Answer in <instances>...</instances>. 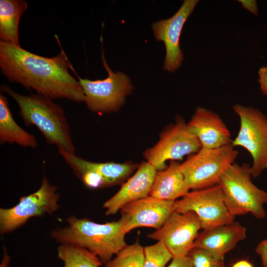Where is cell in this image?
Masks as SVG:
<instances>
[{
    "label": "cell",
    "mask_w": 267,
    "mask_h": 267,
    "mask_svg": "<svg viewBox=\"0 0 267 267\" xmlns=\"http://www.w3.org/2000/svg\"><path fill=\"white\" fill-rule=\"evenodd\" d=\"M198 2L197 0H184L173 16L152 24L156 40L163 41L165 45L164 70L174 73L181 66L183 55L179 47V38L185 22Z\"/></svg>",
    "instance_id": "12"
},
{
    "label": "cell",
    "mask_w": 267,
    "mask_h": 267,
    "mask_svg": "<svg viewBox=\"0 0 267 267\" xmlns=\"http://www.w3.org/2000/svg\"><path fill=\"white\" fill-rule=\"evenodd\" d=\"M57 256L64 267H99L102 264L95 255L73 244H62L57 249Z\"/></svg>",
    "instance_id": "21"
},
{
    "label": "cell",
    "mask_w": 267,
    "mask_h": 267,
    "mask_svg": "<svg viewBox=\"0 0 267 267\" xmlns=\"http://www.w3.org/2000/svg\"><path fill=\"white\" fill-rule=\"evenodd\" d=\"M174 203L149 195L128 204L120 210L123 231L127 234L140 227L160 228L175 211Z\"/></svg>",
    "instance_id": "13"
},
{
    "label": "cell",
    "mask_w": 267,
    "mask_h": 267,
    "mask_svg": "<svg viewBox=\"0 0 267 267\" xmlns=\"http://www.w3.org/2000/svg\"><path fill=\"white\" fill-rule=\"evenodd\" d=\"M68 225L51 232L58 243L70 244L87 249L95 255L102 264L111 260L127 245L120 219L104 223L89 219L71 216L66 219Z\"/></svg>",
    "instance_id": "3"
},
{
    "label": "cell",
    "mask_w": 267,
    "mask_h": 267,
    "mask_svg": "<svg viewBox=\"0 0 267 267\" xmlns=\"http://www.w3.org/2000/svg\"><path fill=\"white\" fill-rule=\"evenodd\" d=\"M238 153L231 143L217 148L201 147L188 156L179 167L189 189L199 190L218 184Z\"/></svg>",
    "instance_id": "5"
},
{
    "label": "cell",
    "mask_w": 267,
    "mask_h": 267,
    "mask_svg": "<svg viewBox=\"0 0 267 267\" xmlns=\"http://www.w3.org/2000/svg\"><path fill=\"white\" fill-rule=\"evenodd\" d=\"M167 267H194L191 257L189 256L174 257Z\"/></svg>",
    "instance_id": "25"
},
{
    "label": "cell",
    "mask_w": 267,
    "mask_h": 267,
    "mask_svg": "<svg viewBox=\"0 0 267 267\" xmlns=\"http://www.w3.org/2000/svg\"><path fill=\"white\" fill-rule=\"evenodd\" d=\"M16 143L24 147L39 145L34 135L22 129L14 119L7 98L0 93V143Z\"/></svg>",
    "instance_id": "19"
},
{
    "label": "cell",
    "mask_w": 267,
    "mask_h": 267,
    "mask_svg": "<svg viewBox=\"0 0 267 267\" xmlns=\"http://www.w3.org/2000/svg\"><path fill=\"white\" fill-rule=\"evenodd\" d=\"M201 229L200 221L194 213L174 211L165 223L148 237L162 242L173 258L184 257L194 247Z\"/></svg>",
    "instance_id": "11"
},
{
    "label": "cell",
    "mask_w": 267,
    "mask_h": 267,
    "mask_svg": "<svg viewBox=\"0 0 267 267\" xmlns=\"http://www.w3.org/2000/svg\"><path fill=\"white\" fill-rule=\"evenodd\" d=\"M0 67L7 79L51 99L84 102L79 81L69 72L71 65L64 51L53 57L30 52L11 43L0 42Z\"/></svg>",
    "instance_id": "1"
},
{
    "label": "cell",
    "mask_w": 267,
    "mask_h": 267,
    "mask_svg": "<svg viewBox=\"0 0 267 267\" xmlns=\"http://www.w3.org/2000/svg\"><path fill=\"white\" fill-rule=\"evenodd\" d=\"M0 89L17 103L20 114L27 126H35L46 142L71 153L75 146L63 108L51 99L38 93L20 94L5 85Z\"/></svg>",
    "instance_id": "2"
},
{
    "label": "cell",
    "mask_w": 267,
    "mask_h": 267,
    "mask_svg": "<svg viewBox=\"0 0 267 267\" xmlns=\"http://www.w3.org/2000/svg\"><path fill=\"white\" fill-rule=\"evenodd\" d=\"M258 76L260 90L263 94L267 95V66L260 68Z\"/></svg>",
    "instance_id": "26"
},
{
    "label": "cell",
    "mask_w": 267,
    "mask_h": 267,
    "mask_svg": "<svg viewBox=\"0 0 267 267\" xmlns=\"http://www.w3.org/2000/svg\"><path fill=\"white\" fill-rule=\"evenodd\" d=\"M58 152L73 172L78 171L93 172L103 180L105 187L122 183L138 167L129 162L124 163L94 162L63 149H58Z\"/></svg>",
    "instance_id": "16"
},
{
    "label": "cell",
    "mask_w": 267,
    "mask_h": 267,
    "mask_svg": "<svg viewBox=\"0 0 267 267\" xmlns=\"http://www.w3.org/2000/svg\"><path fill=\"white\" fill-rule=\"evenodd\" d=\"M242 6L253 14L257 15L258 7L256 0H238Z\"/></svg>",
    "instance_id": "28"
},
{
    "label": "cell",
    "mask_w": 267,
    "mask_h": 267,
    "mask_svg": "<svg viewBox=\"0 0 267 267\" xmlns=\"http://www.w3.org/2000/svg\"><path fill=\"white\" fill-rule=\"evenodd\" d=\"M264 267H267V239L261 241L256 248Z\"/></svg>",
    "instance_id": "27"
},
{
    "label": "cell",
    "mask_w": 267,
    "mask_h": 267,
    "mask_svg": "<svg viewBox=\"0 0 267 267\" xmlns=\"http://www.w3.org/2000/svg\"><path fill=\"white\" fill-rule=\"evenodd\" d=\"M201 148L197 138L190 131L187 123L178 116L175 123L168 126L160 134L158 141L143 153L144 157L157 171L165 170L168 160H181Z\"/></svg>",
    "instance_id": "8"
},
{
    "label": "cell",
    "mask_w": 267,
    "mask_h": 267,
    "mask_svg": "<svg viewBox=\"0 0 267 267\" xmlns=\"http://www.w3.org/2000/svg\"><path fill=\"white\" fill-rule=\"evenodd\" d=\"M103 65L108 72L104 80L91 81L78 76L88 109L100 115L118 111L133 89L130 78L121 72H114L108 66L102 51Z\"/></svg>",
    "instance_id": "7"
},
{
    "label": "cell",
    "mask_w": 267,
    "mask_h": 267,
    "mask_svg": "<svg viewBox=\"0 0 267 267\" xmlns=\"http://www.w3.org/2000/svg\"><path fill=\"white\" fill-rule=\"evenodd\" d=\"M143 267H165L173 256L161 242L143 247Z\"/></svg>",
    "instance_id": "23"
},
{
    "label": "cell",
    "mask_w": 267,
    "mask_h": 267,
    "mask_svg": "<svg viewBox=\"0 0 267 267\" xmlns=\"http://www.w3.org/2000/svg\"><path fill=\"white\" fill-rule=\"evenodd\" d=\"M157 172L147 161L141 162L134 175L123 184L115 195L104 202L105 215H115L128 204L149 196Z\"/></svg>",
    "instance_id": "15"
},
{
    "label": "cell",
    "mask_w": 267,
    "mask_h": 267,
    "mask_svg": "<svg viewBox=\"0 0 267 267\" xmlns=\"http://www.w3.org/2000/svg\"><path fill=\"white\" fill-rule=\"evenodd\" d=\"M231 267H254V266L248 260H241L234 263Z\"/></svg>",
    "instance_id": "29"
},
{
    "label": "cell",
    "mask_w": 267,
    "mask_h": 267,
    "mask_svg": "<svg viewBox=\"0 0 267 267\" xmlns=\"http://www.w3.org/2000/svg\"><path fill=\"white\" fill-rule=\"evenodd\" d=\"M252 178L251 166L234 162L220 180L225 203L234 217L250 213L258 219L266 217L264 205L267 204V192L256 186Z\"/></svg>",
    "instance_id": "4"
},
{
    "label": "cell",
    "mask_w": 267,
    "mask_h": 267,
    "mask_svg": "<svg viewBox=\"0 0 267 267\" xmlns=\"http://www.w3.org/2000/svg\"><path fill=\"white\" fill-rule=\"evenodd\" d=\"M188 255L194 267H225L224 259L217 258L203 248L194 247Z\"/></svg>",
    "instance_id": "24"
},
{
    "label": "cell",
    "mask_w": 267,
    "mask_h": 267,
    "mask_svg": "<svg viewBox=\"0 0 267 267\" xmlns=\"http://www.w3.org/2000/svg\"><path fill=\"white\" fill-rule=\"evenodd\" d=\"M175 211L194 213L199 218L203 230L230 223L234 218L225 203L224 195L219 185L189 191L174 203Z\"/></svg>",
    "instance_id": "10"
},
{
    "label": "cell",
    "mask_w": 267,
    "mask_h": 267,
    "mask_svg": "<svg viewBox=\"0 0 267 267\" xmlns=\"http://www.w3.org/2000/svg\"><path fill=\"white\" fill-rule=\"evenodd\" d=\"M177 161H171L165 170L157 171L149 195L159 199L175 201L189 191Z\"/></svg>",
    "instance_id": "18"
},
{
    "label": "cell",
    "mask_w": 267,
    "mask_h": 267,
    "mask_svg": "<svg viewBox=\"0 0 267 267\" xmlns=\"http://www.w3.org/2000/svg\"><path fill=\"white\" fill-rule=\"evenodd\" d=\"M240 121L238 134L231 144L245 149L251 155L253 178L267 170V117L258 109L236 104L232 106Z\"/></svg>",
    "instance_id": "6"
},
{
    "label": "cell",
    "mask_w": 267,
    "mask_h": 267,
    "mask_svg": "<svg viewBox=\"0 0 267 267\" xmlns=\"http://www.w3.org/2000/svg\"><path fill=\"white\" fill-rule=\"evenodd\" d=\"M27 6V2L23 0H0L1 41L20 46L18 38L19 23Z\"/></svg>",
    "instance_id": "20"
},
{
    "label": "cell",
    "mask_w": 267,
    "mask_h": 267,
    "mask_svg": "<svg viewBox=\"0 0 267 267\" xmlns=\"http://www.w3.org/2000/svg\"><path fill=\"white\" fill-rule=\"evenodd\" d=\"M246 228L238 222L203 230L196 238L194 247L204 249L215 257L224 259L225 254L246 237Z\"/></svg>",
    "instance_id": "17"
},
{
    "label": "cell",
    "mask_w": 267,
    "mask_h": 267,
    "mask_svg": "<svg viewBox=\"0 0 267 267\" xmlns=\"http://www.w3.org/2000/svg\"><path fill=\"white\" fill-rule=\"evenodd\" d=\"M144 261L143 247L137 240L125 246L104 267H143Z\"/></svg>",
    "instance_id": "22"
},
{
    "label": "cell",
    "mask_w": 267,
    "mask_h": 267,
    "mask_svg": "<svg viewBox=\"0 0 267 267\" xmlns=\"http://www.w3.org/2000/svg\"><path fill=\"white\" fill-rule=\"evenodd\" d=\"M187 125L202 148H217L232 142L226 124L218 114L211 110L197 107Z\"/></svg>",
    "instance_id": "14"
},
{
    "label": "cell",
    "mask_w": 267,
    "mask_h": 267,
    "mask_svg": "<svg viewBox=\"0 0 267 267\" xmlns=\"http://www.w3.org/2000/svg\"><path fill=\"white\" fill-rule=\"evenodd\" d=\"M57 186L51 184L44 175L39 188L21 197L14 207L0 209V232H12L24 225L29 219L45 214H52L59 209L60 198Z\"/></svg>",
    "instance_id": "9"
}]
</instances>
